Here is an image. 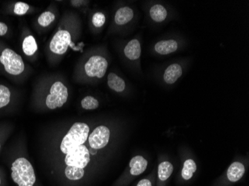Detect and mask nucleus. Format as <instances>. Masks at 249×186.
I'll use <instances>...</instances> for the list:
<instances>
[{"instance_id": "nucleus-1", "label": "nucleus", "mask_w": 249, "mask_h": 186, "mask_svg": "<svg viewBox=\"0 0 249 186\" xmlns=\"http://www.w3.org/2000/svg\"><path fill=\"white\" fill-rule=\"evenodd\" d=\"M11 177L18 186H34L36 175L32 163L26 158L18 157L11 163Z\"/></svg>"}, {"instance_id": "nucleus-2", "label": "nucleus", "mask_w": 249, "mask_h": 186, "mask_svg": "<svg viewBox=\"0 0 249 186\" xmlns=\"http://www.w3.org/2000/svg\"><path fill=\"white\" fill-rule=\"evenodd\" d=\"M89 131V126L85 123H75L63 138L60 147L61 152L67 154L71 150L84 145L88 139Z\"/></svg>"}, {"instance_id": "nucleus-3", "label": "nucleus", "mask_w": 249, "mask_h": 186, "mask_svg": "<svg viewBox=\"0 0 249 186\" xmlns=\"http://www.w3.org/2000/svg\"><path fill=\"white\" fill-rule=\"evenodd\" d=\"M0 64L8 75L18 76L25 71L24 61L14 50L5 48L0 52Z\"/></svg>"}, {"instance_id": "nucleus-4", "label": "nucleus", "mask_w": 249, "mask_h": 186, "mask_svg": "<svg viewBox=\"0 0 249 186\" xmlns=\"http://www.w3.org/2000/svg\"><path fill=\"white\" fill-rule=\"evenodd\" d=\"M68 99V90L64 84L56 81L50 89V94L47 96L46 103L51 110L61 107Z\"/></svg>"}, {"instance_id": "nucleus-5", "label": "nucleus", "mask_w": 249, "mask_h": 186, "mask_svg": "<svg viewBox=\"0 0 249 186\" xmlns=\"http://www.w3.org/2000/svg\"><path fill=\"white\" fill-rule=\"evenodd\" d=\"M90 160L89 152L85 145H80L71 150L66 154L65 161L67 166L85 169Z\"/></svg>"}, {"instance_id": "nucleus-6", "label": "nucleus", "mask_w": 249, "mask_h": 186, "mask_svg": "<svg viewBox=\"0 0 249 186\" xmlns=\"http://www.w3.org/2000/svg\"><path fill=\"white\" fill-rule=\"evenodd\" d=\"M108 64L102 56H93L88 60L85 66V72L89 77L102 78L106 75Z\"/></svg>"}, {"instance_id": "nucleus-7", "label": "nucleus", "mask_w": 249, "mask_h": 186, "mask_svg": "<svg viewBox=\"0 0 249 186\" xmlns=\"http://www.w3.org/2000/svg\"><path fill=\"white\" fill-rule=\"evenodd\" d=\"M71 44V35L67 31H58L54 34L50 43V50L57 54L66 53L68 46Z\"/></svg>"}, {"instance_id": "nucleus-8", "label": "nucleus", "mask_w": 249, "mask_h": 186, "mask_svg": "<svg viewBox=\"0 0 249 186\" xmlns=\"http://www.w3.org/2000/svg\"><path fill=\"white\" fill-rule=\"evenodd\" d=\"M110 135V130L107 127L99 126L89 135V145L93 149H102L108 143Z\"/></svg>"}, {"instance_id": "nucleus-9", "label": "nucleus", "mask_w": 249, "mask_h": 186, "mask_svg": "<svg viewBox=\"0 0 249 186\" xmlns=\"http://www.w3.org/2000/svg\"><path fill=\"white\" fill-rule=\"evenodd\" d=\"M148 166V162L141 156H134L130 161V173L131 175L138 176L143 173Z\"/></svg>"}, {"instance_id": "nucleus-10", "label": "nucleus", "mask_w": 249, "mask_h": 186, "mask_svg": "<svg viewBox=\"0 0 249 186\" xmlns=\"http://www.w3.org/2000/svg\"><path fill=\"white\" fill-rule=\"evenodd\" d=\"M182 75V68L179 64H174L166 68L163 75L166 83L173 85Z\"/></svg>"}, {"instance_id": "nucleus-11", "label": "nucleus", "mask_w": 249, "mask_h": 186, "mask_svg": "<svg viewBox=\"0 0 249 186\" xmlns=\"http://www.w3.org/2000/svg\"><path fill=\"white\" fill-rule=\"evenodd\" d=\"M155 50L158 54L166 55L178 50V43L174 40H161L155 44Z\"/></svg>"}, {"instance_id": "nucleus-12", "label": "nucleus", "mask_w": 249, "mask_h": 186, "mask_svg": "<svg viewBox=\"0 0 249 186\" xmlns=\"http://www.w3.org/2000/svg\"><path fill=\"white\" fill-rule=\"evenodd\" d=\"M245 171H246V169L242 163L233 162L231 165L229 170H228V178L233 183L239 181L244 175Z\"/></svg>"}, {"instance_id": "nucleus-13", "label": "nucleus", "mask_w": 249, "mask_h": 186, "mask_svg": "<svg viewBox=\"0 0 249 186\" xmlns=\"http://www.w3.org/2000/svg\"><path fill=\"white\" fill-rule=\"evenodd\" d=\"M124 54L131 61H135L139 58L141 54V47L138 40H132L126 45L124 50Z\"/></svg>"}, {"instance_id": "nucleus-14", "label": "nucleus", "mask_w": 249, "mask_h": 186, "mask_svg": "<svg viewBox=\"0 0 249 186\" xmlns=\"http://www.w3.org/2000/svg\"><path fill=\"white\" fill-rule=\"evenodd\" d=\"M134 17V11L128 7H123L117 11L115 15V22L117 25L126 24Z\"/></svg>"}, {"instance_id": "nucleus-15", "label": "nucleus", "mask_w": 249, "mask_h": 186, "mask_svg": "<svg viewBox=\"0 0 249 186\" xmlns=\"http://www.w3.org/2000/svg\"><path fill=\"white\" fill-rule=\"evenodd\" d=\"M107 85L109 87L117 92H121L125 89L124 80L114 73H110L107 77Z\"/></svg>"}, {"instance_id": "nucleus-16", "label": "nucleus", "mask_w": 249, "mask_h": 186, "mask_svg": "<svg viewBox=\"0 0 249 186\" xmlns=\"http://www.w3.org/2000/svg\"><path fill=\"white\" fill-rule=\"evenodd\" d=\"M22 51L27 56H32L37 50V44L33 36L29 35L25 37L22 41Z\"/></svg>"}, {"instance_id": "nucleus-17", "label": "nucleus", "mask_w": 249, "mask_h": 186, "mask_svg": "<svg viewBox=\"0 0 249 186\" xmlns=\"http://www.w3.org/2000/svg\"><path fill=\"white\" fill-rule=\"evenodd\" d=\"M150 16L155 22H161L167 17V11L163 5H155L151 8Z\"/></svg>"}, {"instance_id": "nucleus-18", "label": "nucleus", "mask_w": 249, "mask_h": 186, "mask_svg": "<svg viewBox=\"0 0 249 186\" xmlns=\"http://www.w3.org/2000/svg\"><path fill=\"white\" fill-rule=\"evenodd\" d=\"M173 172V166L169 162H163L158 166V177L161 181H166Z\"/></svg>"}, {"instance_id": "nucleus-19", "label": "nucleus", "mask_w": 249, "mask_h": 186, "mask_svg": "<svg viewBox=\"0 0 249 186\" xmlns=\"http://www.w3.org/2000/svg\"><path fill=\"white\" fill-rule=\"evenodd\" d=\"M11 90L5 85H0V110L8 107L11 102Z\"/></svg>"}, {"instance_id": "nucleus-20", "label": "nucleus", "mask_w": 249, "mask_h": 186, "mask_svg": "<svg viewBox=\"0 0 249 186\" xmlns=\"http://www.w3.org/2000/svg\"><path fill=\"white\" fill-rule=\"evenodd\" d=\"M65 175L71 180H79L85 175V170L75 166H67L65 169Z\"/></svg>"}, {"instance_id": "nucleus-21", "label": "nucleus", "mask_w": 249, "mask_h": 186, "mask_svg": "<svg viewBox=\"0 0 249 186\" xmlns=\"http://www.w3.org/2000/svg\"><path fill=\"white\" fill-rule=\"evenodd\" d=\"M196 162L193 159H187L184 163V167L181 173L183 178L185 180H190L194 176V173L196 171Z\"/></svg>"}, {"instance_id": "nucleus-22", "label": "nucleus", "mask_w": 249, "mask_h": 186, "mask_svg": "<svg viewBox=\"0 0 249 186\" xmlns=\"http://www.w3.org/2000/svg\"><path fill=\"white\" fill-rule=\"evenodd\" d=\"M54 15L50 11H46L43 12V14L40 15L38 17V23L40 26H43V27H47V26H50L52 22L54 20Z\"/></svg>"}, {"instance_id": "nucleus-23", "label": "nucleus", "mask_w": 249, "mask_h": 186, "mask_svg": "<svg viewBox=\"0 0 249 186\" xmlns=\"http://www.w3.org/2000/svg\"><path fill=\"white\" fill-rule=\"evenodd\" d=\"M99 105V101L92 96H87L82 101V107L85 110H96Z\"/></svg>"}, {"instance_id": "nucleus-24", "label": "nucleus", "mask_w": 249, "mask_h": 186, "mask_svg": "<svg viewBox=\"0 0 249 186\" xmlns=\"http://www.w3.org/2000/svg\"><path fill=\"white\" fill-rule=\"evenodd\" d=\"M29 8H30L29 5L25 3V2H17V3H15V7H14V14L18 15V16H22V15H25L27 13Z\"/></svg>"}, {"instance_id": "nucleus-25", "label": "nucleus", "mask_w": 249, "mask_h": 186, "mask_svg": "<svg viewBox=\"0 0 249 186\" xmlns=\"http://www.w3.org/2000/svg\"><path fill=\"white\" fill-rule=\"evenodd\" d=\"M93 24L96 27L99 28L103 26L106 22V16L101 12L95 14L93 17Z\"/></svg>"}, {"instance_id": "nucleus-26", "label": "nucleus", "mask_w": 249, "mask_h": 186, "mask_svg": "<svg viewBox=\"0 0 249 186\" xmlns=\"http://www.w3.org/2000/svg\"><path fill=\"white\" fill-rule=\"evenodd\" d=\"M8 28L5 23L0 22V36H4L8 32Z\"/></svg>"}, {"instance_id": "nucleus-27", "label": "nucleus", "mask_w": 249, "mask_h": 186, "mask_svg": "<svg viewBox=\"0 0 249 186\" xmlns=\"http://www.w3.org/2000/svg\"><path fill=\"white\" fill-rule=\"evenodd\" d=\"M152 186V183L151 181H149V180H146V179H144V180H141V181L138 183V186Z\"/></svg>"}, {"instance_id": "nucleus-28", "label": "nucleus", "mask_w": 249, "mask_h": 186, "mask_svg": "<svg viewBox=\"0 0 249 186\" xmlns=\"http://www.w3.org/2000/svg\"><path fill=\"white\" fill-rule=\"evenodd\" d=\"M2 177H1V175H0V186H2Z\"/></svg>"}, {"instance_id": "nucleus-29", "label": "nucleus", "mask_w": 249, "mask_h": 186, "mask_svg": "<svg viewBox=\"0 0 249 186\" xmlns=\"http://www.w3.org/2000/svg\"><path fill=\"white\" fill-rule=\"evenodd\" d=\"M1 148H2V143H1V140H0V150H1Z\"/></svg>"}]
</instances>
